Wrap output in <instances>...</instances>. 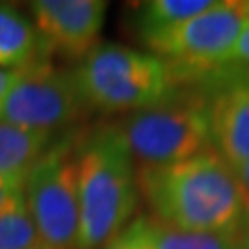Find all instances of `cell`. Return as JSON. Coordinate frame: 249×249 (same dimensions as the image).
I'll return each mask as SVG.
<instances>
[{
    "label": "cell",
    "mask_w": 249,
    "mask_h": 249,
    "mask_svg": "<svg viewBox=\"0 0 249 249\" xmlns=\"http://www.w3.org/2000/svg\"><path fill=\"white\" fill-rule=\"evenodd\" d=\"M214 150L236 168L249 160V69L240 67L209 98Z\"/></svg>",
    "instance_id": "obj_9"
},
{
    "label": "cell",
    "mask_w": 249,
    "mask_h": 249,
    "mask_svg": "<svg viewBox=\"0 0 249 249\" xmlns=\"http://www.w3.org/2000/svg\"><path fill=\"white\" fill-rule=\"evenodd\" d=\"M43 53L71 59L87 57L96 46L106 22L102 0H37L30 2Z\"/></svg>",
    "instance_id": "obj_8"
},
{
    "label": "cell",
    "mask_w": 249,
    "mask_h": 249,
    "mask_svg": "<svg viewBox=\"0 0 249 249\" xmlns=\"http://www.w3.org/2000/svg\"><path fill=\"white\" fill-rule=\"evenodd\" d=\"M102 249H153L148 234V218H135L120 234Z\"/></svg>",
    "instance_id": "obj_15"
},
{
    "label": "cell",
    "mask_w": 249,
    "mask_h": 249,
    "mask_svg": "<svg viewBox=\"0 0 249 249\" xmlns=\"http://www.w3.org/2000/svg\"><path fill=\"white\" fill-rule=\"evenodd\" d=\"M242 240H244V249H249V207L246 209V220H244V229H242Z\"/></svg>",
    "instance_id": "obj_20"
},
{
    "label": "cell",
    "mask_w": 249,
    "mask_h": 249,
    "mask_svg": "<svg viewBox=\"0 0 249 249\" xmlns=\"http://www.w3.org/2000/svg\"><path fill=\"white\" fill-rule=\"evenodd\" d=\"M41 55L36 26L15 8L0 4V67L22 69Z\"/></svg>",
    "instance_id": "obj_10"
},
{
    "label": "cell",
    "mask_w": 249,
    "mask_h": 249,
    "mask_svg": "<svg viewBox=\"0 0 249 249\" xmlns=\"http://www.w3.org/2000/svg\"><path fill=\"white\" fill-rule=\"evenodd\" d=\"M24 205L45 248L80 249L78 170L69 142L48 146L28 170Z\"/></svg>",
    "instance_id": "obj_5"
},
{
    "label": "cell",
    "mask_w": 249,
    "mask_h": 249,
    "mask_svg": "<svg viewBox=\"0 0 249 249\" xmlns=\"http://www.w3.org/2000/svg\"><path fill=\"white\" fill-rule=\"evenodd\" d=\"M18 74H20V69H2L0 67V104L6 98L9 89L13 87V83L17 81Z\"/></svg>",
    "instance_id": "obj_18"
},
{
    "label": "cell",
    "mask_w": 249,
    "mask_h": 249,
    "mask_svg": "<svg viewBox=\"0 0 249 249\" xmlns=\"http://www.w3.org/2000/svg\"><path fill=\"white\" fill-rule=\"evenodd\" d=\"M248 17L249 2L216 0L213 8L146 45L174 72L199 76L227 65L229 52Z\"/></svg>",
    "instance_id": "obj_6"
},
{
    "label": "cell",
    "mask_w": 249,
    "mask_h": 249,
    "mask_svg": "<svg viewBox=\"0 0 249 249\" xmlns=\"http://www.w3.org/2000/svg\"><path fill=\"white\" fill-rule=\"evenodd\" d=\"M37 249H50V248H45V246H41V248H37Z\"/></svg>",
    "instance_id": "obj_21"
},
{
    "label": "cell",
    "mask_w": 249,
    "mask_h": 249,
    "mask_svg": "<svg viewBox=\"0 0 249 249\" xmlns=\"http://www.w3.org/2000/svg\"><path fill=\"white\" fill-rule=\"evenodd\" d=\"M41 238L24 201L0 214V249H37Z\"/></svg>",
    "instance_id": "obj_14"
},
{
    "label": "cell",
    "mask_w": 249,
    "mask_h": 249,
    "mask_svg": "<svg viewBox=\"0 0 249 249\" xmlns=\"http://www.w3.org/2000/svg\"><path fill=\"white\" fill-rule=\"evenodd\" d=\"M85 107L74 72L57 71L45 59H37L20 69L17 81L2 100L0 122L52 133L76 122Z\"/></svg>",
    "instance_id": "obj_7"
},
{
    "label": "cell",
    "mask_w": 249,
    "mask_h": 249,
    "mask_svg": "<svg viewBox=\"0 0 249 249\" xmlns=\"http://www.w3.org/2000/svg\"><path fill=\"white\" fill-rule=\"evenodd\" d=\"M148 234L153 249H244L242 232H196L176 229L148 218Z\"/></svg>",
    "instance_id": "obj_13"
},
{
    "label": "cell",
    "mask_w": 249,
    "mask_h": 249,
    "mask_svg": "<svg viewBox=\"0 0 249 249\" xmlns=\"http://www.w3.org/2000/svg\"><path fill=\"white\" fill-rule=\"evenodd\" d=\"M216 0H151L139 15V34L144 43L166 34L176 26L213 8Z\"/></svg>",
    "instance_id": "obj_12"
},
{
    "label": "cell",
    "mask_w": 249,
    "mask_h": 249,
    "mask_svg": "<svg viewBox=\"0 0 249 249\" xmlns=\"http://www.w3.org/2000/svg\"><path fill=\"white\" fill-rule=\"evenodd\" d=\"M141 166H164L214 150L209 98L176 90L155 106L135 111L120 127Z\"/></svg>",
    "instance_id": "obj_4"
},
{
    "label": "cell",
    "mask_w": 249,
    "mask_h": 249,
    "mask_svg": "<svg viewBox=\"0 0 249 249\" xmlns=\"http://www.w3.org/2000/svg\"><path fill=\"white\" fill-rule=\"evenodd\" d=\"M236 65L244 67V69H249V17L244 22L240 34H238L236 41H234V46L229 52L225 67H236Z\"/></svg>",
    "instance_id": "obj_17"
},
{
    "label": "cell",
    "mask_w": 249,
    "mask_h": 249,
    "mask_svg": "<svg viewBox=\"0 0 249 249\" xmlns=\"http://www.w3.org/2000/svg\"><path fill=\"white\" fill-rule=\"evenodd\" d=\"M137 185L159 223L196 232L236 234L246 201L232 166L216 150L164 166H139Z\"/></svg>",
    "instance_id": "obj_1"
},
{
    "label": "cell",
    "mask_w": 249,
    "mask_h": 249,
    "mask_svg": "<svg viewBox=\"0 0 249 249\" xmlns=\"http://www.w3.org/2000/svg\"><path fill=\"white\" fill-rule=\"evenodd\" d=\"M24 201V178L0 179V214Z\"/></svg>",
    "instance_id": "obj_16"
},
{
    "label": "cell",
    "mask_w": 249,
    "mask_h": 249,
    "mask_svg": "<svg viewBox=\"0 0 249 249\" xmlns=\"http://www.w3.org/2000/svg\"><path fill=\"white\" fill-rule=\"evenodd\" d=\"M74 80L87 107L135 113L168 98L178 78L155 53L109 43L81 59Z\"/></svg>",
    "instance_id": "obj_3"
},
{
    "label": "cell",
    "mask_w": 249,
    "mask_h": 249,
    "mask_svg": "<svg viewBox=\"0 0 249 249\" xmlns=\"http://www.w3.org/2000/svg\"><path fill=\"white\" fill-rule=\"evenodd\" d=\"M234 170L236 174V179H238V185H240L242 196H244V201H246V209L249 207V160L238 164Z\"/></svg>",
    "instance_id": "obj_19"
},
{
    "label": "cell",
    "mask_w": 249,
    "mask_h": 249,
    "mask_svg": "<svg viewBox=\"0 0 249 249\" xmlns=\"http://www.w3.org/2000/svg\"><path fill=\"white\" fill-rule=\"evenodd\" d=\"M80 197V249H102L131 223L139 185L120 127H104L74 150Z\"/></svg>",
    "instance_id": "obj_2"
},
{
    "label": "cell",
    "mask_w": 249,
    "mask_h": 249,
    "mask_svg": "<svg viewBox=\"0 0 249 249\" xmlns=\"http://www.w3.org/2000/svg\"><path fill=\"white\" fill-rule=\"evenodd\" d=\"M48 146L50 133L0 122V179L24 178Z\"/></svg>",
    "instance_id": "obj_11"
}]
</instances>
